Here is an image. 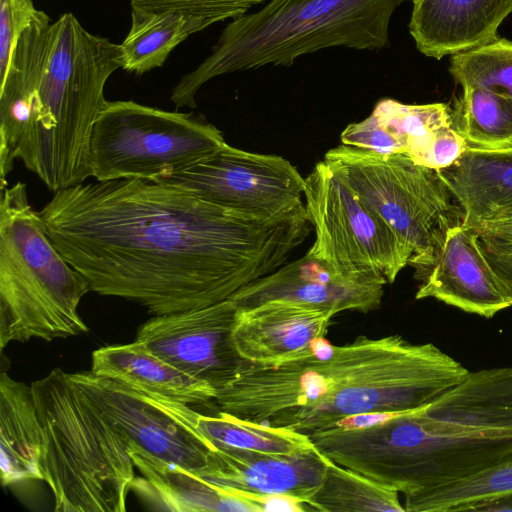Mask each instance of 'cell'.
<instances>
[{
	"mask_svg": "<svg viewBox=\"0 0 512 512\" xmlns=\"http://www.w3.org/2000/svg\"><path fill=\"white\" fill-rule=\"evenodd\" d=\"M39 214L91 291L136 302L154 316L229 299L284 265L311 225L305 206L264 217L142 179L59 190Z\"/></svg>",
	"mask_w": 512,
	"mask_h": 512,
	"instance_id": "obj_1",
	"label": "cell"
},
{
	"mask_svg": "<svg viewBox=\"0 0 512 512\" xmlns=\"http://www.w3.org/2000/svg\"><path fill=\"white\" fill-rule=\"evenodd\" d=\"M298 370L301 406L288 429L308 436L353 416L422 408L469 371L435 344L400 335L359 336L341 346L323 339Z\"/></svg>",
	"mask_w": 512,
	"mask_h": 512,
	"instance_id": "obj_2",
	"label": "cell"
},
{
	"mask_svg": "<svg viewBox=\"0 0 512 512\" xmlns=\"http://www.w3.org/2000/svg\"><path fill=\"white\" fill-rule=\"evenodd\" d=\"M422 409L353 416L309 437L333 462L405 497L457 482L512 455V430L461 426Z\"/></svg>",
	"mask_w": 512,
	"mask_h": 512,
	"instance_id": "obj_3",
	"label": "cell"
},
{
	"mask_svg": "<svg viewBox=\"0 0 512 512\" xmlns=\"http://www.w3.org/2000/svg\"><path fill=\"white\" fill-rule=\"evenodd\" d=\"M414 0H268L233 19L212 53L172 89L177 108H195L209 80L266 65L290 66L303 55L332 47L379 50L389 45L393 13Z\"/></svg>",
	"mask_w": 512,
	"mask_h": 512,
	"instance_id": "obj_4",
	"label": "cell"
},
{
	"mask_svg": "<svg viewBox=\"0 0 512 512\" xmlns=\"http://www.w3.org/2000/svg\"><path fill=\"white\" fill-rule=\"evenodd\" d=\"M122 68L120 45L91 34L72 13L52 24L31 128L17 159L53 192L92 177L89 139L107 100L104 87Z\"/></svg>",
	"mask_w": 512,
	"mask_h": 512,
	"instance_id": "obj_5",
	"label": "cell"
},
{
	"mask_svg": "<svg viewBox=\"0 0 512 512\" xmlns=\"http://www.w3.org/2000/svg\"><path fill=\"white\" fill-rule=\"evenodd\" d=\"M30 387L54 510L124 512L135 478L128 441L60 368Z\"/></svg>",
	"mask_w": 512,
	"mask_h": 512,
	"instance_id": "obj_6",
	"label": "cell"
},
{
	"mask_svg": "<svg viewBox=\"0 0 512 512\" xmlns=\"http://www.w3.org/2000/svg\"><path fill=\"white\" fill-rule=\"evenodd\" d=\"M87 280L48 236L29 203L26 184L2 190L0 201V346L52 341L89 331L78 312Z\"/></svg>",
	"mask_w": 512,
	"mask_h": 512,
	"instance_id": "obj_7",
	"label": "cell"
},
{
	"mask_svg": "<svg viewBox=\"0 0 512 512\" xmlns=\"http://www.w3.org/2000/svg\"><path fill=\"white\" fill-rule=\"evenodd\" d=\"M225 143L219 129L193 113L107 101L89 139L91 176L158 182L209 158Z\"/></svg>",
	"mask_w": 512,
	"mask_h": 512,
	"instance_id": "obj_8",
	"label": "cell"
},
{
	"mask_svg": "<svg viewBox=\"0 0 512 512\" xmlns=\"http://www.w3.org/2000/svg\"><path fill=\"white\" fill-rule=\"evenodd\" d=\"M324 161L397 234L411 258L426 251L462 212L440 172L406 153L382 154L341 144Z\"/></svg>",
	"mask_w": 512,
	"mask_h": 512,
	"instance_id": "obj_9",
	"label": "cell"
},
{
	"mask_svg": "<svg viewBox=\"0 0 512 512\" xmlns=\"http://www.w3.org/2000/svg\"><path fill=\"white\" fill-rule=\"evenodd\" d=\"M305 209L315 230L308 254L358 279L393 283L411 254L325 161L305 178Z\"/></svg>",
	"mask_w": 512,
	"mask_h": 512,
	"instance_id": "obj_10",
	"label": "cell"
},
{
	"mask_svg": "<svg viewBox=\"0 0 512 512\" xmlns=\"http://www.w3.org/2000/svg\"><path fill=\"white\" fill-rule=\"evenodd\" d=\"M68 375L128 442L201 476L215 447L199 431L191 405L150 396L91 370Z\"/></svg>",
	"mask_w": 512,
	"mask_h": 512,
	"instance_id": "obj_11",
	"label": "cell"
},
{
	"mask_svg": "<svg viewBox=\"0 0 512 512\" xmlns=\"http://www.w3.org/2000/svg\"><path fill=\"white\" fill-rule=\"evenodd\" d=\"M158 182L185 188L213 204L264 217L303 208L305 178L288 160L225 143L215 154Z\"/></svg>",
	"mask_w": 512,
	"mask_h": 512,
	"instance_id": "obj_12",
	"label": "cell"
},
{
	"mask_svg": "<svg viewBox=\"0 0 512 512\" xmlns=\"http://www.w3.org/2000/svg\"><path fill=\"white\" fill-rule=\"evenodd\" d=\"M238 307L227 299L202 308L157 315L142 324L136 341L216 394L252 363L243 359L232 332Z\"/></svg>",
	"mask_w": 512,
	"mask_h": 512,
	"instance_id": "obj_13",
	"label": "cell"
},
{
	"mask_svg": "<svg viewBox=\"0 0 512 512\" xmlns=\"http://www.w3.org/2000/svg\"><path fill=\"white\" fill-rule=\"evenodd\" d=\"M419 282L415 298H434L466 313L492 318L512 306V294L476 231L457 223L409 264Z\"/></svg>",
	"mask_w": 512,
	"mask_h": 512,
	"instance_id": "obj_14",
	"label": "cell"
},
{
	"mask_svg": "<svg viewBox=\"0 0 512 512\" xmlns=\"http://www.w3.org/2000/svg\"><path fill=\"white\" fill-rule=\"evenodd\" d=\"M383 282L347 276L330 264L305 254L242 287L229 299L238 309L270 300H288L325 310L368 313L381 306Z\"/></svg>",
	"mask_w": 512,
	"mask_h": 512,
	"instance_id": "obj_15",
	"label": "cell"
},
{
	"mask_svg": "<svg viewBox=\"0 0 512 512\" xmlns=\"http://www.w3.org/2000/svg\"><path fill=\"white\" fill-rule=\"evenodd\" d=\"M334 315L293 301H266L238 309L233 342L239 355L254 365L283 364L314 354Z\"/></svg>",
	"mask_w": 512,
	"mask_h": 512,
	"instance_id": "obj_16",
	"label": "cell"
},
{
	"mask_svg": "<svg viewBox=\"0 0 512 512\" xmlns=\"http://www.w3.org/2000/svg\"><path fill=\"white\" fill-rule=\"evenodd\" d=\"M329 460L316 447L285 455L215 448L201 477L225 489L289 497L307 506Z\"/></svg>",
	"mask_w": 512,
	"mask_h": 512,
	"instance_id": "obj_17",
	"label": "cell"
},
{
	"mask_svg": "<svg viewBox=\"0 0 512 512\" xmlns=\"http://www.w3.org/2000/svg\"><path fill=\"white\" fill-rule=\"evenodd\" d=\"M52 22L38 10L18 38L7 71L0 77V174L6 176L33 122L37 90L51 42Z\"/></svg>",
	"mask_w": 512,
	"mask_h": 512,
	"instance_id": "obj_18",
	"label": "cell"
},
{
	"mask_svg": "<svg viewBox=\"0 0 512 512\" xmlns=\"http://www.w3.org/2000/svg\"><path fill=\"white\" fill-rule=\"evenodd\" d=\"M512 0H414L409 32L417 50L437 60L498 39Z\"/></svg>",
	"mask_w": 512,
	"mask_h": 512,
	"instance_id": "obj_19",
	"label": "cell"
},
{
	"mask_svg": "<svg viewBox=\"0 0 512 512\" xmlns=\"http://www.w3.org/2000/svg\"><path fill=\"white\" fill-rule=\"evenodd\" d=\"M129 455L142 477L132 489L154 508L179 512L268 511L270 498L218 486L177 464L157 458L132 442Z\"/></svg>",
	"mask_w": 512,
	"mask_h": 512,
	"instance_id": "obj_20",
	"label": "cell"
},
{
	"mask_svg": "<svg viewBox=\"0 0 512 512\" xmlns=\"http://www.w3.org/2000/svg\"><path fill=\"white\" fill-rule=\"evenodd\" d=\"M91 372L150 396L189 405L207 403L216 397L211 385L182 372L136 340L94 350Z\"/></svg>",
	"mask_w": 512,
	"mask_h": 512,
	"instance_id": "obj_21",
	"label": "cell"
},
{
	"mask_svg": "<svg viewBox=\"0 0 512 512\" xmlns=\"http://www.w3.org/2000/svg\"><path fill=\"white\" fill-rule=\"evenodd\" d=\"M0 476L3 486L43 480L42 426L31 387L0 375Z\"/></svg>",
	"mask_w": 512,
	"mask_h": 512,
	"instance_id": "obj_22",
	"label": "cell"
},
{
	"mask_svg": "<svg viewBox=\"0 0 512 512\" xmlns=\"http://www.w3.org/2000/svg\"><path fill=\"white\" fill-rule=\"evenodd\" d=\"M470 229L498 211L512 206V150L467 148L450 167L439 170Z\"/></svg>",
	"mask_w": 512,
	"mask_h": 512,
	"instance_id": "obj_23",
	"label": "cell"
},
{
	"mask_svg": "<svg viewBox=\"0 0 512 512\" xmlns=\"http://www.w3.org/2000/svg\"><path fill=\"white\" fill-rule=\"evenodd\" d=\"M422 412L461 426L512 430V367L469 371Z\"/></svg>",
	"mask_w": 512,
	"mask_h": 512,
	"instance_id": "obj_24",
	"label": "cell"
},
{
	"mask_svg": "<svg viewBox=\"0 0 512 512\" xmlns=\"http://www.w3.org/2000/svg\"><path fill=\"white\" fill-rule=\"evenodd\" d=\"M206 28L201 21L175 11L132 12L130 31L120 44L122 68L141 75L161 67L176 46Z\"/></svg>",
	"mask_w": 512,
	"mask_h": 512,
	"instance_id": "obj_25",
	"label": "cell"
},
{
	"mask_svg": "<svg viewBox=\"0 0 512 512\" xmlns=\"http://www.w3.org/2000/svg\"><path fill=\"white\" fill-rule=\"evenodd\" d=\"M453 128L468 148L512 150V99L481 88L463 86L451 108Z\"/></svg>",
	"mask_w": 512,
	"mask_h": 512,
	"instance_id": "obj_26",
	"label": "cell"
},
{
	"mask_svg": "<svg viewBox=\"0 0 512 512\" xmlns=\"http://www.w3.org/2000/svg\"><path fill=\"white\" fill-rule=\"evenodd\" d=\"M321 512H403L394 488L329 460L322 481L307 503Z\"/></svg>",
	"mask_w": 512,
	"mask_h": 512,
	"instance_id": "obj_27",
	"label": "cell"
},
{
	"mask_svg": "<svg viewBox=\"0 0 512 512\" xmlns=\"http://www.w3.org/2000/svg\"><path fill=\"white\" fill-rule=\"evenodd\" d=\"M197 427L218 449L285 455L315 447L308 435L242 420L220 410L214 415L198 412Z\"/></svg>",
	"mask_w": 512,
	"mask_h": 512,
	"instance_id": "obj_28",
	"label": "cell"
},
{
	"mask_svg": "<svg viewBox=\"0 0 512 512\" xmlns=\"http://www.w3.org/2000/svg\"><path fill=\"white\" fill-rule=\"evenodd\" d=\"M512 495V455L457 482L405 497L408 512L467 511L477 503Z\"/></svg>",
	"mask_w": 512,
	"mask_h": 512,
	"instance_id": "obj_29",
	"label": "cell"
},
{
	"mask_svg": "<svg viewBox=\"0 0 512 512\" xmlns=\"http://www.w3.org/2000/svg\"><path fill=\"white\" fill-rule=\"evenodd\" d=\"M449 72L461 87L481 88L512 99V41L498 38L451 55Z\"/></svg>",
	"mask_w": 512,
	"mask_h": 512,
	"instance_id": "obj_30",
	"label": "cell"
},
{
	"mask_svg": "<svg viewBox=\"0 0 512 512\" xmlns=\"http://www.w3.org/2000/svg\"><path fill=\"white\" fill-rule=\"evenodd\" d=\"M372 113L383 127L407 149L442 126L452 124L451 107L445 103L404 104L382 99Z\"/></svg>",
	"mask_w": 512,
	"mask_h": 512,
	"instance_id": "obj_31",
	"label": "cell"
},
{
	"mask_svg": "<svg viewBox=\"0 0 512 512\" xmlns=\"http://www.w3.org/2000/svg\"><path fill=\"white\" fill-rule=\"evenodd\" d=\"M268 0H131L132 12L161 13L175 11L209 26L236 19Z\"/></svg>",
	"mask_w": 512,
	"mask_h": 512,
	"instance_id": "obj_32",
	"label": "cell"
},
{
	"mask_svg": "<svg viewBox=\"0 0 512 512\" xmlns=\"http://www.w3.org/2000/svg\"><path fill=\"white\" fill-rule=\"evenodd\" d=\"M467 148L466 140L448 124L410 146L406 154L416 164L439 171L453 165Z\"/></svg>",
	"mask_w": 512,
	"mask_h": 512,
	"instance_id": "obj_33",
	"label": "cell"
},
{
	"mask_svg": "<svg viewBox=\"0 0 512 512\" xmlns=\"http://www.w3.org/2000/svg\"><path fill=\"white\" fill-rule=\"evenodd\" d=\"M37 11L32 0H0V77L8 69L18 38Z\"/></svg>",
	"mask_w": 512,
	"mask_h": 512,
	"instance_id": "obj_34",
	"label": "cell"
},
{
	"mask_svg": "<svg viewBox=\"0 0 512 512\" xmlns=\"http://www.w3.org/2000/svg\"><path fill=\"white\" fill-rule=\"evenodd\" d=\"M344 145L382 154L405 153L401 143L371 113L366 119L349 124L341 133Z\"/></svg>",
	"mask_w": 512,
	"mask_h": 512,
	"instance_id": "obj_35",
	"label": "cell"
},
{
	"mask_svg": "<svg viewBox=\"0 0 512 512\" xmlns=\"http://www.w3.org/2000/svg\"><path fill=\"white\" fill-rule=\"evenodd\" d=\"M474 231L489 255L512 260V206L484 219Z\"/></svg>",
	"mask_w": 512,
	"mask_h": 512,
	"instance_id": "obj_36",
	"label": "cell"
},
{
	"mask_svg": "<svg viewBox=\"0 0 512 512\" xmlns=\"http://www.w3.org/2000/svg\"><path fill=\"white\" fill-rule=\"evenodd\" d=\"M467 511L475 512H500L512 511V495H507L470 506Z\"/></svg>",
	"mask_w": 512,
	"mask_h": 512,
	"instance_id": "obj_37",
	"label": "cell"
}]
</instances>
